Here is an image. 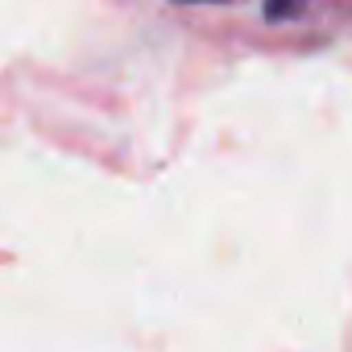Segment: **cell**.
<instances>
[{"mask_svg":"<svg viewBox=\"0 0 352 352\" xmlns=\"http://www.w3.org/2000/svg\"><path fill=\"white\" fill-rule=\"evenodd\" d=\"M302 5H307V0H265V17H270V21H286V17H294Z\"/></svg>","mask_w":352,"mask_h":352,"instance_id":"6da1fadb","label":"cell"},{"mask_svg":"<svg viewBox=\"0 0 352 352\" xmlns=\"http://www.w3.org/2000/svg\"><path fill=\"white\" fill-rule=\"evenodd\" d=\"M187 5H212V0H187Z\"/></svg>","mask_w":352,"mask_h":352,"instance_id":"7a4b0ae2","label":"cell"}]
</instances>
